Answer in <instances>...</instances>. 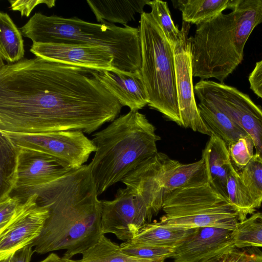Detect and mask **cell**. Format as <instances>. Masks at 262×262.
I'll use <instances>...</instances> for the list:
<instances>
[{
  "label": "cell",
  "instance_id": "6da1fadb",
  "mask_svg": "<svg viewBox=\"0 0 262 262\" xmlns=\"http://www.w3.org/2000/svg\"><path fill=\"white\" fill-rule=\"evenodd\" d=\"M122 107L93 70L38 57L1 61V132L90 134L117 118Z\"/></svg>",
  "mask_w": 262,
  "mask_h": 262
},
{
  "label": "cell",
  "instance_id": "7a4b0ae2",
  "mask_svg": "<svg viewBox=\"0 0 262 262\" xmlns=\"http://www.w3.org/2000/svg\"><path fill=\"white\" fill-rule=\"evenodd\" d=\"M33 193L49 213L40 235L31 244L34 252L43 254L66 249L62 258H71L82 254L103 234L101 201L89 165L51 182L13 191L11 195L24 202Z\"/></svg>",
  "mask_w": 262,
  "mask_h": 262
},
{
  "label": "cell",
  "instance_id": "3957f363",
  "mask_svg": "<svg viewBox=\"0 0 262 262\" xmlns=\"http://www.w3.org/2000/svg\"><path fill=\"white\" fill-rule=\"evenodd\" d=\"M230 9L196 25L190 37L193 77L224 83L242 63L248 39L262 23V0H235Z\"/></svg>",
  "mask_w": 262,
  "mask_h": 262
},
{
  "label": "cell",
  "instance_id": "277c9868",
  "mask_svg": "<svg viewBox=\"0 0 262 262\" xmlns=\"http://www.w3.org/2000/svg\"><path fill=\"white\" fill-rule=\"evenodd\" d=\"M156 130L145 115L130 111L93 135L97 149L89 166L98 195L158 152Z\"/></svg>",
  "mask_w": 262,
  "mask_h": 262
},
{
  "label": "cell",
  "instance_id": "5b68a950",
  "mask_svg": "<svg viewBox=\"0 0 262 262\" xmlns=\"http://www.w3.org/2000/svg\"><path fill=\"white\" fill-rule=\"evenodd\" d=\"M33 42L98 45L110 49L113 68L127 72L141 70L142 57L139 27H121L106 21L95 24L77 17L64 18L35 13L19 28Z\"/></svg>",
  "mask_w": 262,
  "mask_h": 262
},
{
  "label": "cell",
  "instance_id": "8992f818",
  "mask_svg": "<svg viewBox=\"0 0 262 262\" xmlns=\"http://www.w3.org/2000/svg\"><path fill=\"white\" fill-rule=\"evenodd\" d=\"M141 73L149 97L148 105L181 126L178 103L174 47L150 13L141 14Z\"/></svg>",
  "mask_w": 262,
  "mask_h": 262
},
{
  "label": "cell",
  "instance_id": "52a82bcc",
  "mask_svg": "<svg viewBox=\"0 0 262 262\" xmlns=\"http://www.w3.org/2000/svg\"><path fill=\"white\" fill-rule=\"evenodd\" d=\"M162 209L164 215L161 221L187 229L209 227L234 231L239 222L235 207L209 183L173 191Z\"/></svg>",
  "mask_w": 262,
  "mask_h": 262
},
{
  "label": "cell",
  "instance_id": "ba28073f",
  "mask_svg": "<svg viewBox=\"0 0 262 262\" xmlns=\"http://www.w3.org/2000/svg\"><path fill=\"white\" fill-rule=\"evenodd\" d=\"M194 94L214 104L251 138L256 154L262 159V109L236 88L211 80H200Z\"/></svg>",
  "mask_w": 262,
  "mask_h": 262
},
{
  "label": "cell",
  "instance_id": "9c48e42d",
  "mask_svg": "<svg viewBox=\"0 0 262 262\" xmlns=\"http://www.w3.org/2000/svg\"><path fill=\"white\" fill-rule=\"evenodd\" d=\"M17 147L50 155L73 169L84 165L96 146L80 130L24 133L1 132Z\"/></svg>",
  "mask_w": 262,
  "mask_h": 262
},
{
  "label": "cell",
  "instance_id": "30bf717a",
  "mask_svg": "<svg viewBox=\"0 0 262 262\" xmlns=\"http://www.w3.org/2000/svg\"><path fill=\"white\" fill-rule=\"evenodd\" d=\"M101 229L120 240L130 241L150 223L154 213L144 201L127 187L118 190L112 201H101Z\"/></svg>",
  "mask_w": 262,
  "mask_h": 262
},
{
  "label": "cell",
  "instance_id": "8fae6325",
  "mask_svg": "<svg viewBox=\"0 0 262 262\" xmlns=\"http://www.w3.org/2000/svg\"><path fill=\"white\" fill-rule=\"evenodd\" d=\"M179 163L166 154L158 152L121 182L139 195L156 215L162 209L167 196L170 179Z\"/></svg>",
  "mask_w": 262,
  "mask_h": 262
},
{
  "label": "cell",
  "instance_id": "7c38bea8",
  "mask_svg": "<svg viewBox=\"0 0 262 262\" xmlns=\"http://www.w3.org/2000/svg\"><path fill=\"white\" fill-rule=\"evenodd\" d=\"M190 24L183 22L179 43L174 48L176 89L181 126L211 136L213 134L203 120L196 103L191 58Z\"/></svg>",
  "mask_w": 262,
  "mask_h": 262
},
{
  "label": "cell",
  "instance_id": "4fadbf2b",
  "mask_svg": "<svg viewBox=\"0 0 262 262\" xmlns=\"http://www.w3.org/2000/svg\"><path fill=\"white\" fill-rule=\"evenodd\" d=\"M38 198L35 193L29 194L19 212L0 232V260L31 245L40 235L49 213L37 203Z\"/></svg>",
  "mask_w": 262,
  "mask_h": 262
},
{
  "label": "cell",
  "instance_id": "5bb4252c",
  "mask_svg": "<svg viewBox=\"0 0 262 262\" xmlns=\"http://www.w3.org/2000/svg\"><path fill=\"white\" fill-rule=\"evenodd\" d=\"M30 51L47 60L93 70L113 69L114 54L110 48L101 45L33 42Z\"/></svg>",
  "mask_w": 262,
  "mask_h": 262
},
{
  "label": "cell",
  "instance_id": "9a60e30c",
  "mask_svg": "<svg viewBox=\"0 0 262 262\" xmlns=\"http://www.w3.org/2000/svg\"><path fill=\"white\" fill-rule=\"evenodd\" d=\"M233 231L215 227H199L179 247L172 257L179 262H209L235 247Z\"/></svg>",
  "mask_w": 262,
  "mask_h": 262
},
{
  "label": "cell",
  "instance_id": "2e32d148",
  "mask_svg": "<svg viewBox=\"0 0 262 262\" xmlns=\"http://www.w3.org/2000/svg\"><path fill=\"white\" fill-rule=\"evenodd\" d=\"M18 148L17 181L13 191L51 182L75 169L48 154Z\"/></svg>",
  "mask_w": 262,
  "mask_h": 262
},
{
  "label": "cell",
  "instance_id": "e0dca14e",
  "mask_svg": "<svg viewBox=\"0 0 262 262\" xmlns=\"http://www.w3.org/2000/svg\"><path fill=\"white\" fill-rule=\"evenodd\" d=\"M96 78L130 111H139L148 104L149 97L141 71L132 73L112 69L94 70Z\"/></svg>",
  "mask_w": 262,
  "mask_h": 262
},
{
  "label": "cell",
  "instance_id": "ac0fdd59",
  "mask_svg": "<svg viewBox=\"0 0 262 262\" xmlns=\"http://www.w3.org/2000/svg\"><path fill=\"white\" fill-rule=\"evenodd\" d=\"M202 158L205 164L209 185L228 200L227 183L234 166L225 142L212 135L203 150Z\"/></svg>",
  "mask_w": 262,
  "mask_h": 262
},
{
  "label": "cell",
  "instance_id": "d6986e66",
  "mask_svg": "<svg viewBox=\"0 0 262 262\" xmlns=\"http://www.w3.org/2000/svg\"><path fill=\"white\" fill-rule=\"evenodd\" d=\"M200 114L213 135L222 139L227 147L242 138L250 136L230 117L206 99L197 97Z\"/></svg>",
  "mask_w": 262,
  "mask_h": 262
},
{
  "label": "cell",
  "instance_id": "ffe728a7",
  "mask_svg": "<svg viewBox=\"0 0 262 262\" xmlns=\"http://www.w3.org/2000/svg\"><path fill=\"white\" fill-rule=\"evenodd\" d=\"M150 0L86 1L91 10L100 23L106 21L126 26L135 20L137 13L141 14Z\"/></svg>",
  "mask_w": 262,
  "mask_h": 262
},
{
  "label": "cell",
  "instance_id": "44dd1931",
  "mask_svg": "<svg viewBox=\"0 0 262 262\" xmlns=\"http://www.w3.org/2000/svg\"><path fill=\"white\" fill-rule=\"evenodd\" d=\"M194 230L169 225L160 221L144 226L130 241L135 244L176 249Z\"/></svg>",
  "mask_w": 262,
  "mask_h": 262
},
{
  "label": "cell",
  "instance_id": "7402d4cb",
  "mask_svg": "<svg viewBox=\"0 0 262 262\" xmlns=\"http://www.w3.org/2000/svg\"><path fill=\"white\" fill-rule=\"evenodd\" d=\"M235 0H172L181 12L183 21L198 25L233 6Z\"/></svg>",
  "mask_w": 262,
  "mask_h": 262
},
{
  "label": "cell",
  "instance_id": "603a6c76",
  "mask_svg": "<svg viewBox=\"0 0 262 262\" xmlns=\"http://www.w3.org/2000/svg\"><path fill=\"white\" fill-rule=\"evenodd\" d=\"M18 148L0 133V200L11 195L17 181Z\"/></svg>",
  "mask_w": 262,
  "mask_h": 262
},
{
  "label": "cell",
  "instance_id": "cb8c5ba5",
  "mask_svg": "<svg viewBox=\"0 0 262 262\" xmlns=\"http://www.w3.org/2000/svg\"><path fill=\"white\" fill-rule=\"evenodd\" d=\"M23 35L9 15L0 12V59L14 63L23 59L25 48Z\"/></svg>",
  "mask_w": 262,
  "mask_h": 262
},
{
  "label": "cell",
  "instance_id": "d4e9b609",
  "mask_svg": "<svg viewBox=\"0 0 262 262\" xmlns=\"http://www.w3.org/2000/svg\"><path fill=\"white\" fill-rule=\"evenodd\" d=\"M82 255L80 262H152L124 253L119 245L112 242L104 234L83 251Z\"/></svg>",
  "mask_w": 262,
  "mask_h": 262
},
{
  "label": "cell",
  "instance_id": "484cf974",
  "mask_svg": "<svg viewBox=\"0 0 262 262\" xmlns=\"http://www.w3.org/2000/svg\"><path fill=\"white\" fill-rule=\"evenodd\" d=\"M227 192L229 201L238 211L239 222L256 211L251 196L234 167L227 180Z\"/></svg>",
  "mask_w": 262,
  "mask_h": 262
},
{
  "label": "cell",
  "instance_id": "4316f807",
  "mask_svg": "<svg viewBox=\"0 0 262 262\" xmlns=\"http://www.w3.org/2000/svg\"><path fill=\"white\" fill-rule=\"evenodd\" d=\"M235 247H262V212L254 213L238 223L232 232Z\"/></svg>",
  "mask_w": 262,
  "mask_h": 262
},
{
  "label": "cell",
  "instance_id": "83f0119b",
  "mask_svg": "<svg viewBox=\"0 0 262 262\" xmlns=\"http://www.w3.org/2000/svg\"><path fill=\"white\" fill-rule=\"evenodd\" d=\"M256 209L262 204V159L255 154L248 164L238 171Z\"/></svg>",
  "mask_w": 262,
  "mask_h": 262
},
{
  "label": "cell",
  "instance_id": "f1b7e54d",
  "mask_svg": "<svg viewBox=\"0 0 262 262\" xmlns=\"http://www.w3.org/2000/svg\"><path fill=\"white\" fill-rule=\"evenodd\" d=\"M147 5L151 8V16L163 31L168 41L174 48L181 40L182 31L174 25L167 2L153 0L150 1Z\"/></svg>",
  "mask_w": 262,
  "mask_h": 262
},
{
  "label": "cell",
  "instance_id": "f546056e",
  "mask_svg": "<svg viewBox=\"0 0 262 262\" xmlns=\"http://www.w3.org/2000/svg\"><path fill=\"white\" fill-rule=\"evenodd\" d=\"M120 246L128 255L152 262H164L168 258H172L176 251L174 248L138 244L130 241L124 242Z\"/></svg>",
  "mask_w": 262,
  "mask_h": 262
},
{
  "label": "cell",
  "instance_id": "4dcf8cb0",
  "mask_svg": "<svg viewBox=\"0 0 262 262\" xmlns=\"http://www.w3.org/2000/svg\"><path fill=\"white\" fill-rule=\"evenodd\" d=\"M254 143L251 137L242 138L228 147L234 168L238 171L245 167L252 158Z\"/></svg>",
  "mask_w": 262,
  "mask_h": 262
},
{
  "label": "cell",
  "instance_id": "1f68e13d",
  "mask_svg": "<svg viewBox=\"0 0 262 262\" xmlns=\"http://www.w3.org/2000/svg\"><path fill=\"white\" fill-rule=\"evenodd\" d=\"M24 202L14 195L0 200V232L14 219L22 209Z\"/></svg>",
  "mask_w": 262,
  "mask_h": 262
},
{
  "label": "cell",
  "instance_id": "d6a6232c",
  "mask_svg": "<svg viewBox=\"0 0 262 262\" xmlns=\"http://www.w3.org/2000/svg\"><path fill=\"white\" fill-rule=\"evenodd\" d=\"M10 8L13 11H18L20 12L21 16H29L34 8L38 5L43 4L51 8L55 5V0H9Z\"/></svg>",
  "mask_w": 262,
  "mask_h": 262
},
{
  "label": "cell",
  "instance_id": "836d02e7",
  "mask_svg": "<svg viewBox=\"0 0 262 262\" xmlns=\"http://www.w3.org/2000/svg\"><path fill=\"white\" fill-rule=\"evenodd\" d=\"M248 80L251 90L262 99V60L257 62Z\"/></svg>",
  "mask_w": 262,
  "mask_h": 262
},
{
  "label": "cell",
  "instance_id": "e575fe53",
  "mask_svg": "<svg viewBox=\"0 0 262 262\" xmlns=\"http://www.w3.org/2000/svg\"><path fill=\"white\" fill-rule=\"evenodd\" d=\"M238 249L236 248L210 262H247L250 257V254L247 250Z\"/></svg>",
  "mask_w": 262,
  "mask_h": 262
},
{
  "label": "cell",
  "instance_id": "d590c367",
  "mask_svg": "<svg viewBox=\"0 0 262 262\" xmlns=\"http://www.w3.org/2000/svg\"><path fill=\"white\" fill-rule=\"evenodd\" d=\"M34 252L31 245L24 247L12 255V262H30Z\"/></svg>",
  "mask_w": 262,
  "mask_h": 262
},
{
  "label": "cell",
  "instance_id": "8d00e7d4",
  "mask_svg": "<svg viewBox=\"0 0 262 262\" xmlns=\"http://www.w3.org/2000/svg\"><path fill=\"white\" fill-rule=\"evenodd\" d=\"M247 250L250 254L247 262H262V251L256 247H250Z\"/></svg>",
  "mask_w": 262,
  "mask_h": 262
},
{
  "label": "cell",
  "instance_id": "74e56055",
  "mask_svg": "<svg viewBox=\"0 0 262 262\" xmlns=\"http://www.w3.org/2000/svg\"><path fill=\"white\" fill-rule=\"evenodd\" d=\"M40 262H62V258L55 253H52Z\"/></svg>",
  "mask_w": 262,
  "mask_h": 262
},
{
  "label": "cell",
  "instance_id": "f35d334b",
  "mask_svg": "<svg viewBox=\"0 0 262 262\" xmlns=\"http://www.w3.org/2000/svg\"><path fill=\"white\" fill-rule=\"evenodd\" d=\"M12 255L0 260V262H12Z\"/></svg>",
  "mask_w": 262,
  "mask_h": 262
},
{
  "label": "cell",
  "instance_id": "ab89813d",
  "mask_svg": "<svg viewBox=\"0 0 262 262\" xmlns=\"http://www.w3.org/2000/svg\"><path fill=\"white\" fill-rule=\"evenodd\" d=\"M62 262H80L79 260H75L71 258H64L62 257Z\"/></svg>",
  "mask_w": 262,
  "mask_h": 262
},
{
  "label": "cell",
  "instance_id": "60d3db41",
  "mask_svg": "<svg viewBox=\"0 0 262 262\" xmlns=\"http://www.w3.org/2000/svg\"><path fill=\"white\" fill-rule=\"evenodd\" d=\"M174 262H179V261H174Z\"/></svg>",
  "mask_w": 262,
  "mask_h": 262
},
{
  "label": "cell",
  "instance_id": "b9f144b4",
  "mask_svg": "<svg viewBox=\"0 0 262 262\" xmlns=\"http://www.w3.org/2000/svg\"><path fill=\"white\" fill-rule=\"evenodd\" d=\"M211 261H212V260H211ZM210 261H209V262H210Z\"/></svg>",
  "mask_w": 262,
  "mask_h": 262
}]
</instances>
